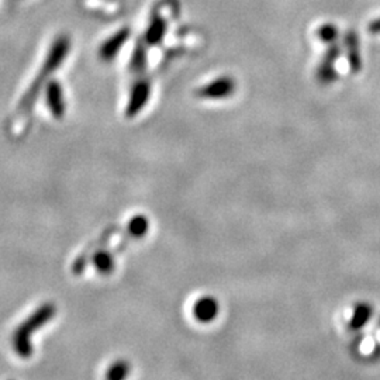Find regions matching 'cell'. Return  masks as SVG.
I'll list each match as a JSON object with an SVG mask.
<instances>
[{
  "label": "cell",
  "instance_id": "cell-1",
  "mask_svg": "<svg viewBox=\"0 0 380 380\" xmlns=\"http://www.w3.org/2000/svg\"><path fill=\"white\" fill-rule=\"evenodd\" d=\"M55 314H57V307L52 303H45L41 307H38L27 320H24L17 327L11 338V345H13L14 352L20 358L27 360L32 355L31 337L34 336L37 330L48 324L55 317Z\"/></svg>",
  "mask_w": 380,
  "mask_h": 380
},
{
  "label": "cell",
  "instance_id": "cell-2",
  "mask_svg": "<svg viewBox=\"0 0 380 380\" xmlns=\"http://www.w3.org/2000/svg\"><path fill=\"white\" fill-rule=\"evenodd\" d=\"M69 48H71V41H69V38L66 35H61V37H58L55 40V42L52 44V47H51V49L48 52V57H47L45 62H44V68L41 71V75L34 82V86L30 89V92L24 97V100L21 103L23 106H25V105L30 106L31 105V102L35 99V95H37L38 89L41 88V83H42L44 78L48 76L49 73H52L64 62V59L66 58V55L69 52Z\"/></svg>",
  "mask_w": 380,
  "mask_h": 380
},
{
  "label": "cell",
  "instance_id": "cell-3",
  "mask_svg": "<svg viewBox=\"0 0 380 380\" xmlns=\"http://www.w3.org/2000/svg\"><path fill=\"white\" fill-rule=\"evenodd\" d=\"M191 313L193 317L201 324L213 323L220 313V303L213 296H201L194 302Z\"/></svg>",
  "mask_w": 380,
  "mask_h": 380
},
{
  "label": "cell",
  "instance_id": "cell-4",
  "mask_svg": "<svg viewBox=\"0 0 380 380\" xmlns=\"http://www.w3.org/2000/svg\"><path fill=\"white\" fill-rule=\"evenodd\" d=\"M234 90H235V82L231 78H218L207 83L201 89H198L197 95L203 99L215 100V99L228 97Z\"/></svg>",
  "mask_w": 380,
  "mask_h": 380
},
{
  "label": "cell",
  "instance_id": "cell-5",
  "mask_svg": "<svg viewBox=\"0 0 380 380\" xmlns=\"http://www.w3.org/2000/svg\"><path fill=\"white\" fill-rule=\"evenodd\" d=\"M45 99L49 112L54 117L61 119L65 114V99H64V90L61 85L57 81H51L47 85L45 90Z\"/></svg>",
  "mask_w": 380,
  "mask_h": 380
},
{
  "label": "cell",
  "instance_id": "cell-6",
  "mask_svg": "<svg viewBox=\"0 0 380 380\" xmlns=\"http://www.w3.org/2000/svg\"><path fill=\"white\" fill-rule=\"evenodd\" d=\"M151 86L148 82H138L131 92V99L127 106V116H136L150 99Z\"/></svg>",
  "mask_w": 380,
  "mask_h": 380
},
{
  "label": "cell",
  "instance_id": "cell-7",
  "mask_svg": "<svg viewBox=\"0 0 380 380\" xmlns=\"http://www.w3.org/2000/svg\"><path fill=\"white\" fill-rule=\"evenodd\" d=\"M127 37H129V31L127 30H121L117 34H114L112 38H109L102 45V48H100V57L105 61L113 59L117 55V52L120 51V48L124 45V42L127 41Z\"/></svg>",
  "mask_w": 380,
  "mask_h": 380
},
{
  "label": "cell",
  "instance_id": "cell-8",
  "mask_svg": "<svg viewBox=\"0 0 380 380\" xmlns=\"http://www.w3.org/2000/svg\"><path fill=\"white\" fill-rule=\"evenodd\" d=\"M92 263H93L95 269L102 275H109L116 268L114 256L109 251H97V252H95V255L92 256Z\"/></svg>",
  "mask_w": 380,
  "mask_h": 380
},
{
  "label": "cell",
  "instance_id": "cell-9",
  "mask_svg": "<svg viewBox=\"0 0 380 380\" xmlns=\"http://www.w3.org/2000/svg\"><path fill=\"white\" fill-rule=\"evenodd\" d=\"M372 314H374V309L371 304H368V303L357 304L354 309L352 317H351V327L354 330H360V328L365 327L369 323Z\"/></svg>",
  "mask_w": 380,
  "mask_h": 380
},
{
  "label": "cell",
  "instance_id": "cell-10",
  "mask_svg": "<svg viewBox=\"0 0 380 380\" xmlns=\"http://www.w3.org/2000/svg\"><path fill=\"white\" fill-rule=\"evenodd\" d=\"M131 375V365L124 360L114 361L106 371V380H127Z\"/></svg>",
  "mask_w": 380,
  "mask_h": 380
},
{
  "label": "cell",
  "instance_id": "cell-11",
  "mask_svg": "<svg viewBox=\"0 0 380 380\" xmlns=\"http://www.w3.org/2000/svg\"><path fill=\"white\" fill-rule=\"evenodd\" d=\"M127 228H129L130 235H133L136 238H141L148 232L150 221L144 214H137V215L130 218Z\"/></svg>",
  "mask_w": 380,
  "mask_h": 380
},
{
  "label": "cell",
  "instance_id": "cell-12",
  "mask_svg": "<svg viewBox=\"0 0 380 380\" xmlns=\"http://www.w3.org/2000/svg\"><path fill=\"white\" fill-rule=\"evenodd\" d=\"M164 32H165V23H162L161 20H154L147 31V41L150 44H157L161 41Z\"/></svg>",
  "mask_w": 380,
  "mask_h": 380
},
{
  "label": "cell",
  "instance_id": "cell-13",
  "mask_svg": "<svg viewBox=\"0 0 380 380\" xmlns=\"http://www.w3.org/2000/svg\"><path fill=\"white\" fill-rule=\"evenodd\" d=\"M320 37L324 41H334V38L337 37V28L334 25H326L320 30Z\"/></svg>",
  "mask_w": 380,
  "mask_h": 380
},
{
  "label": "cell",
  "instance_id": "cell-14",
  "mask_svg": "<svg viewBox=\"0 0 380 380\" xmlns=\"http://www.w3.org/2000/svg\"><path fill=\"white\" fill-rule=\"evenodd\" d=\"M369 31L374 32V34H380V18L379 20H375L374 23H371Z\"/></svg>",
  "mask_w": 380,
  "mask_h": 380
}]
</instances>
